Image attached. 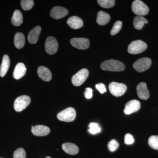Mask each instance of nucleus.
Returning <instances> with one entry per match:
<instances>
[{"label":"nucleus","instance_id":"f257e3e1","mask_svg":"<svg viewBox=\"0 0 158 158\" xmlns=\"http://www.w3.org/2000/svg\"><path fill=\"white\" fill-rule=\"evenodd\" d=\"M102 70L113 72H121L125 69V66L123 63L118 60L110 59L102 62L101 65Z\"/></svg>","mask_w":158,"mask_h":158},{"label":"nucleus","instance_id":"f03ea898","mask_svg":"<svg viewBox=\"0 0 158 158\" xmlns=\"http://www.w3.org/2000/svg\"><path fill=\"white\" fill-rule=\"evenodd\" d=\"M132 10L138 16H144L149 12V8L146 4L140 0H135L133 2Z\"/></svg>","mask_w":158,"mask_h":158},{"label":"nucleus","instance_id":"7ed1b4c3","mask_svg":"<svg viewBox=\"0 0 158 158\" xmlns=\"http://www.w3.org/2000/svg\"><path fill=\"white\" fill-rule=\"evenodd\" d=\"M57 117L60 121L71 122L75 119L76 111L73 108L69 107L58 113Z\"/></svg>","mask_w":158,"mask_h":158},{"label":"nucleus","instance_id":"20e7f679","mask_svg":"<svg viewBox=\"0 0 158 158\" xmlns=\"http://www.w3.org/2000/svg\"><path fill=\"white\" fill-rule=\"evenodd\" d=\"M147 45L141 40H136L131 43L128 47V52L131 54H138L146 50Z\"/></svg>","mask_w":158,"mask_h":158},{"label":"nucleus","instance_id":"39448f33","mask_svg":"<svg viewBox=\"0 0 158 158\" xmlns=\"http://www.w3.org/2000/svg\"><path fill=\"white\" fill-rule=\"evenodd\" d=\"M109 90L113 96H121L124 94L127 89L126 85L117 82H111L109 85Z\"/></svg>","mask_w":158,"mask_h":158},{"label":"nucleus","instance_id":"423d86ee","mask_svg":"<svg viewBox=\"0 0 158 158\" xmlns=\"http://www.w3.org/2000/svg\"><path fill=\"white\" fill-rule=\"evenodd\" d=\"M89 75V71L86 69H83L78 72L72 78V82L75 86L82 85L88 78Z\"/></svg>","mask_w":158,"mask_h":158},{"label":"nucleus","instance_id":"0eeeda50","mask_svg":"<svg viewBox=\"0 0 158 158\" xmlns=\"http://www.w3.org/2000/svg\"><path fill=\"white\" fill-rule=\"evenodd\" d=\"M152 64L151 59L147 57L138 59L133 64V67L138 72H143L149 68Z\"/></svg>","mask_w":158,"mask_h":158},{"label":"nucleus","instance_id":"6e6552de","mask_svg":"<svg viewBox=\"0 0 158 158\" xmlns=\"http://www.w3.org/2000/svg\"><path fill=\"white\" fill-rule=\"evenodd\" d=\"M31 98L30 97L27 95H22L19 97L14 102L15 110L16 112H21L29 106Z\"/></svg>","mask_w":158,"mask_h":158},{"label":"nucleus","instance_id":"1a4fd4ad","mask_svg":"<svg viewBox=\"0 0 158 158\" xmlns=\"http://www.w3.org/2000/svg\"><path fill=\"white\" fill-rule=\"evenodd\" d=\"M58 47V42L55 37H48L45 43V49L47 53L50 55H53L56 52Z\"/></svg>","mask_w":158,"mask_h":158},{"label":"nucleus","instance_id":"9d476101","mask_svg":"<svg viewBox=\"0 0 158 158\" xmlns=\"http://www.w3.org/2000/svg\"><path fill=\"white\" fill-rule=\"evenodd\" d=\"M70 43L76 48L79 49H86L89 48V40L85 38H74L70 40Z\"/></svg>","mask_w":158,"mask_h":158},{"label":"nucleus","instance_id":"9b49d317","mask_svg":"<svg viewBox=\"0 0 158 158\" xmlns=\"http://www.w3.org/2000/svg\"><path fill=\"white\" fill-rule=\"evenodd\" d=\"M141 107L140 102L137 100H132L127 103L125 105L124 112L125 114L129 115L137 112Z\"/></svg>","mask_w":158,"mask_h":158},{"label":"nucleus","instance_id":"f8f14e48","mask_svg":"<svg viewBox=\"0 0 158 158\" xmlns=\"http://www.w3.org/2000/svg\"><path fill=\"white\" fill-rule=\"evenodd\" d=\"M68 14V11L64 7L56 6L52 9L50 12L51 17L54 19H58L65 17Z\"/></svg>","mask_w":158,"mask_h":158},{"label":"nucleus","instance_id":"ddd939ff","mask_svg":"<svg viewBox=\"0 0 158 158\" xmlns=\"http://www.w3.org/2000/svg\"><path fill=\"white\" fill-rule=\"evenodd\" d=\"M137 94L139 98L142 100H147L149 97V92L147 85L144 82H141L137 87Z\"/></svg>","mask_w":158,"mask_h":158},{"label":"nucleus","instance_id":"4468645a","mask_svg":"<svg viewBox=\"0 0 158 158\" xmlns=\"http://www.w3.org/2000/svg\"><path fill=\"white\" fill-rule=\"evenodd\" d=\"M31 131L34 135L37 136H44L47 135L50 133L49 128L45 126L38 125L33 126H32Z\"/></svg>","mask_w":158,"mask_h":158},{"label":"nucleus","instance_id":"2eb2a0df","mask_svg":"<svg viewBox=\"0 0 158 158\" xmlns=\"http://www.w3.org/2000/svg\"><path fill=\"white\" fill-rule=\"evenodd\" d=\"M37 74L40 78L45 81H49L52 79V74L50 70L45 66H40L37 69Z\"/></svg>","mask_w":158,"mask_h":158},{"label":"nucleus","instance_id":"dca6fc26","mask_svg":"<svg viewBox=\"0 0 158 158\" xmlns=\"http://www.w3.org/2000/svg\"><path fill=\"white\" fill-rule=\"evenodd\" d=\"M27 72V68L23 63L20 62L18 63L15 68L13 71V76L16 80L21 78L25 75Z\"/></svg>","mask_w":158,"mask_h":158},{"label":"nucleus","instance_id":"f3484780","mask_svg":"<svg viewBox=\"0 0 158 158\" xmlns=\"http://www.w3.org/2000/svg\"><path fill=\"white\" fill-rule=\"evenodd\" d=\"M41 30L40 27L37 26L30 31L28 35V40L29 43L34 44L37 42Z\"/></svg>","mask_w":158,"mask_h":158},{"label":"nucleus","instance_id":"a211bd4d","mask_svg":"<svg viewBox=\"0 0 158 158\" xmlns=\"http://www.w3.org/2000/svg\"><path fill=\"white\" fill-rule=\"evenodd\" d=\"M67 23L71 28L75 30L81 28L83 26V21L81 19L76 16H72L69 18Z\"/></svg>","mask_w":158,"mask_h":158},{"label":"nucleus","instance_id":"6ab92c4d","mask_svg":"<svg viewBox=\"0 0 158 158\" xmlns=\"http://www.w3.org/2000/svg\"><path fill=\"white\" fill-rule=\"evenodd\" d=\"M10 64V59L7 55L3 56L2 61L0 67V76L4 77L6 75L9 68Z\"/></svg>","mask_w":158,"mask_h":158},{"label":"nucleus","instance_id":"aec40b11","mask_svg":"<svg viewBox=\"0 0 158 158\" xmlns=\"http://www.w3.org/2000/svg\"><path fill=\"white\" fill-rule=\"evenodd\" d=\"M62 148L69 154L74 155L79 152V148L76 144L71 143H65L62 145Z\"/></svg>","mask_w":158,"mask_h":158},{"label":"nucleus","instance_id":"412c9836","mask_svg":"<svg viewBox=\"0 0 158 158\" xmlns=\"http://www.w3.org/2000/svg\"><path fill=\"white\" fill-rule=\"evenodd\" d=\"M110 15L103 11H99L98 13L97 23L100 25L104 26L110 22Z\"/></svg>","mask_w":158,"mask_h":158},{"label":"nucleus","instance_id":"4be33fe9","mask_svg":"<svg viewBox=\"0 0 158 158\" xmlns=\"http://www.w3.org/2000/svg\"><path fill=\"white\" fill-rule=\"evenodd\" d=\"M14 42L15 47L21 49L23 47L25 43L24 35L22 33H17L15 36Z\"/></svg>","mask_w":158,"mask_h":158},{"label":"nucleus","instance_id":"5701e85b","mask_svg":"<svg viewBox=\"0 0 158 158\" xmlns=\"http://www.w3.org/2000/svg\"><path fill=\"white\" fill-rule=\"evenodd\" d=\"M23 21V15L19 10H15L11 18V23L15 26L18 27L22 24Z\"/></svg>","mask_w":158,"mask_h":158},{"label":"nucleus","instance_id":"b1692460","mask_svg":"<svg viewBox=\"0 0 158 158\" xmlns=\"http://www.w3.org/2000/svg\"><path fill=\"white\" fill-rule=\"evenodd\" d=\"M148 23L147 20L143 16H137L134 18L133 25L135 29L140 30L143 28L145 24H147Z\"/></svg>","mask_w":158,"mask_h":158},{"label":"nucleus","instance_id":"393cba45","mask_svg":"<svg viewBox=\"0 0 158 158\" xmlns=\"http://www.w3.org/2000/svg\"><path fill=\"white\" fill-rule=\"evenodd\" d=\"M97 2L100 6L106 9L112 8L115 4L114 0H98Z\"/></svg>","mask_w":158,"mask_h":158},{"label":"nucleus","instance_id":"a878e982","mask_svg":"<svg viewBox=\"0 0 158 158\" xmlns=\"http://www.w3.org/2000/svg\"><path fill=\"white\" fill-rule=\"evenodd\" d=\"M21 6L25 11L32 9L34 6V2L33 0H22L20 2Z\"/></svg>","mask_w":158,"mask_h":158},{"label":"nucleus","instance_id":"bb28decb","mask_svg":"<svg viewBox=\"0 0 158 158\" xmlns=\"http://www.w3.org/2000/svg\"><path fill=\"white\" fill-rule=\"evenodd\" d=\"M148 143L150 147L153 149L158 150V136H151L148 139Z\"/></svg>","mask_w":158,"mask_h":158},{"label":"nucleus","instance_id":"cd10ccee","mask_svg":"<svg viewBox=\"0 0 158 158\" xmlns=\"http://www.w3.org/2000/svg\"><path fill=\"white\" fill-rule=\"evenodd\" d=\"M89 127L90 128L88 130V131L90 134L93 135H95L97 133H100L101 131V127L97 123H90L89 125Z\"/></svg>","mask_w":158,"mask_h":158},{"label":"nucleus","instance_id":"c85d7f7f","mask_svg":"<svg viewBox=\"0 0 158 158\" xmlns=\"http://www.w3.org/2000/svg\"><path fill=\"white\" fill-rule=\"evenodd\" d=\"M122 26V22L120 21H117L114 24L113 28L110 31V34L112 35H115L120 31Z\"/></svg>","mask_w":158,"mask_h":158},{"label":"nucleus","instance_id":"c756f323","mask_svg":"<svg viewBox=\"0 0 158 158\" xmlns=\"http://www.w3.org/2000/svg\"><path fill=\"white\" fill-rule=\"evenodd\" d=\"M25 151L23 148H18L13 154V158H26Z\"/></svg>","mask_w":158,"mask_h":158},{"label":"nucleus","instance_id":"7c9ffc66","mask_svg":"<svg viewBox=\"0 0 158 158\" xmlns=\"http://www.w3.org/2000/svg\"><path fill=\"white\" fill-rule=\"evenodd\" d=\"M108 148L111 152H115L119 147V144L115 139H112L109 142L108 144Z\"/></svg>","mask_w":158,"mask_h":158},{"label":"nucleus","instance_id":"2f4dec72","mask_svg":"<svg viewBox=\"0 0 158 158\" xmlns=\"http://www.w3.org/2000/svg\"><path fill=\"white\" fill-rule=\"evenodd\" d=\"M135 140L131 134H127L125 135L124 142L126 144L130 145L134 143Z\"/></svg>","mask_w":158,"mask_h":158},{"label":"nucleus","instance_id":"473e14b6","mask_svg":"<svg viewBox=\"0 0 158 158\" xmlns=\"http://www.w3.org/2000/svg\"><path fill=\"white\" fill-rule=\"evenodd\" d=\"M95 88L99 91L100 93L103 94L106 91V86L103 84H102V83H100V84H97V85H95Z\"/></svg>","mask_w":158,"mask_h":158},{"label":"nucleus","instance_id":"72a5a7b5","mask_svg":"<svg viewBox=\"0 0 158 158\" xmlns=\"http://www.w3.org/2000/svg\"><path fill=\"white\" fill-rule=\"evenodd\" d=\"M92 90L91 88H88L86 89L85 93V97L87 99H90L93 96V94H92Z\"/></svg>","mask_w":158,"mask_h":158},{"label":"nucleus","instance_id":"f704fd0d","mask_svg":"<svg viewBox=\"0 0 158 158\" xmlns=\"http://www.w3.org/2000/svg\"><path fill=\"white\" fill-rule=\"evenodd\" d=\"M46 158H51L50 157L48 156V157H47Z\"/></svg>","mask_w":158,"mask_h":158},{"label":"nucleus","instance_id":"c9c22d12","mask_svg":"<svg viewBox=\"0 0 158 158\" xmlns=\"http://www.w3.org/2000/svg\"></svg>","mask_w":158,"mask_h":158}]
</instances>
